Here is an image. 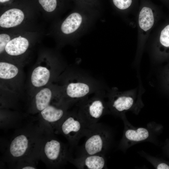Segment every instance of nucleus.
Segmentation results:
<instances>
[{"label":"nucleus","mask_w":169,"mask_h":169,"mask_svg":"<svg viewBox=\"0 0 169 169\" xmlns=\"http://www.w3.org/2000/svg\"><path fill=\"white\" fill-rule=\"evenodd\" d=\"M6 30L9 41L0 59L14 62L20 60L26 55L32 46L40 39L43 33L42 29L38 26Z\"/></svg>","instance_id":"obj_1"},{"label":"nucleus","mask_w":169,"mask_h":169,"mask_svg":"<svg viewBox=\"0 0 169 169\" xmlns=\"http://www.w3.org/2000/svg\"><path fill=\"white\" fill-rule=\"evenodd\" d=\"M70 77L61 87L63 100L69 105L100 91V84L88 76L76 72Z\"/></svg>","instance_id":"obj_2"},{"label":"nucleus","mask_w":169,"mask_h":169,"mask_svg":"<svg viewBox=\"0 0 169 169\" xmlns=\"http://www.w3.org/2000/svg\"><path fill=\"white\" fill-rule=\"evenodd\" d=\"M39 14L34 11L16 7L2 11L0 13V31L37 27Z\"/></svg>","instance_id":"obj_3"},{"label":"nucleus","mask_w":169,"mask_h":169,"mask_svg":"<svg viewBox=\"0 0 169 169\" xmlns=\"http://www.w3.org/2000/svg\"><path fill=\"white\" fill-rule=\"evenodd\" d=\"M101 92L98 91L92 97L88 96L78 102L77 112L89 128L97 124L109 109L104 99V95Z\"/></svg>","instance_id":"obj_4"},{"label":"nucleus","mask_w":169,"mask_h":169,"mask_svg":"<svg viewBox=\"0 0 169 169\" xmlns=\"http://www.w3.org/2000/svg\"><path fill=\"white\" fill-rule=\"evenodd\" d=\"M57 128L73 144H77L81 137L86 136L90 128L86 126L77 110L67 112Z\"/></svg>","instance_id":"obj_5"},{"label":"nucleus","mask_w":169,"mask_h":169,"mask_svg":"<svg viewBox=\"0 0 169 169\" xmlns=\"http://www.w3.org/2000/svg\"><path fill=\"white\" fill-rule=\"evenodd\" d=\"M140 92L137 89L119 91L117 88H112L107 94L109 109L116 115H122L134 106Z\"/></svg>","instance_id":"obj_6"},{"label":"nucleus","mask_w":169,"mask_h":169,"mask_svg":"<svg viewBox=\"0 0 169 169\" xmlns=\"http://www.w3.org/2000/svg\"><path fill=\"white\" fill-rule=\"evenodd\" d=\"M86 136L82 155H104L109 141L108 131L102 125L97 124L90 127Z\"/></svg>","instance_id":"obj_7"},{"label":"nucleus","mask_w":169,"mask_h":169,"mask_svg":"<svg viewBox=\"0 0 169 169\" xmlns=\"http://www.w3.org/2000/svg\"><path fill=\"white\" fill-rule=\"evenodd\" d=\"M39 59V62L33 70L30 76L31 84L36 88H43L46 85L52 73L49 54H41Z\"/></svg>","instance_id":"obj_8"},{"label":"nucleus","mask_w":169,"mask_h":169,"mask_svg":"<svg viewBox=\"0 0 169 169\" xmlns=\"http://www.w3.org/2000/svg\"><path fill=\"white\" fill-rule=\"evenodd\" d=\"M54 100H63L61 87L53 89L50 87H43L34 96V103L35 108L37 111L41 112L53 103L63 101Z\"/></svg>","instance_id":"obj_9"},{"label":"nucleus","mask_w":169,"mask_h":169,"mask_svg":"<svg viewBox=\"0 0 169 169\" xmlns=\"http://www.w3.org/2000/svg\"><path fill=\"white\" fill-rule=\"evenodd\" d=\"M44 152L50 162L57 165L64 161L67 156V151L64 146L59 141L54 139L46 142Z\"/></svg>","instance_id":"obj_10"},{"label":"nucleus","mask_w":169,"mask_h":169,"mask_svg":"<svg viewBox=\"0 0 169 169\" xmlns=\"http://www.w3.org/2000/svg\"><path fill=\"white\" fill-rule=\"evenodd\" d=\"M69 105L63 102L53 103L40 112L41 115L44 120L57 127L66 114Z\"/></svg>","instance_id":"obj_11"},{"label":"nucleus","mask_w":169,"mask_h":169,"mask_svg":"<svg viewBox=\"0 0 169 169\" xmlns=\"http://www.w3.org/2000/svg\"><path fill=\"white\" fill-rule=\"evenodd\" d=\"M72 162L78 168L86 169H103L106 168L104 155H83L72 160Z\"/></svg>","instance_id":"obj_12"},{"label":"nucleus","mask_w":169,"mask_h":169,"mask_svg":"<svg viewBox=\"0 0 169 169\" xmlns=\"http://www.w3.org/2000/svg\"><path fill=\"white\" fill-rule=\"evenodd\" d=\"M30 144V140L27 136L23 134L17 136L10 143L9 148L10 154L14 158L21 157L26 153Z\"/></svg>","instance_id":"obj_13"},{"label":"nucleus","mask_w":169,"mask_h":169,"mask_svg":"<svg viewBox=\"0 0 169 169\" xmlns=\"http://www.w3.org/2000/svg\"><path fill=\"white\" fill-rule=\"evenodd\" d=\"M82 21V18L80 13L76 12L71 13L61 22L59 30L63 35L70 34L79 27Z\"/></svg>","instance_id":"obj_14"},{"label":"nucleus","mask_w":169,"mask_h":169,"mask_svg":"<svg viewBox=\"0 0 169 169\" xmlns=\"http://www.w3.org/2000/svg\"><path fill=\"white\" fill-rule=\"evenodd\" d=\"M0 78L4 81L13 79L18 75L19 69L16 63L4 59H0Z\"/></svg>","instance_id":"obj_15"},{"label":"nucleus","mask_w":169,"mask_h":169,"mask_svg":"<svg viewBox=\"0 0 169 169\" xmlns=\"http://www.w3.org/2000/svg\"><path fill=\"white\" fill-rule=\"evenodd\" d=\"M154 22V17L151 9L148 7H143L139 15V24L140 28L146 31L151 28Z\"/></svg>","instance_id":"obj_16"},{"label":"nucleus","mask_w":169,"mask_h":169,"mask_svg":"<svg viewBox=\"0 0 169 169\" xmlns=\"http://www.w3.org/2000/svg\"><path fill=\"white\" fill-rule=\"evenodd\" d=\"M149 136V132L147 129L140 127L136 129L126 130L124 133V138L128 141L138 142L146 140Z\"/></svg>","instance_id":"obj_17"},{"label":"nucleus","mask_w":169,"mask_h":169,"mask_svg":"<svg viewBox=\"0 0 169 169\" xmlns=\"http://www.w3.org/2000/svg\"><path fill=\"white\" fill-rule=\"evenodd\" d=\"M42 12L43 17L46 20L52 19L55 15L57 0H38Z\"/></svg>","instance_id":"obj_18"},{"label":"nucleus","mask_w":169,"mask_h":169,"mask_svg":"<svg viewBox=\"0 0 169 169\" xmlns=\"http://www.w3.org/2000/svg\"><path fill=\"white\" fill-rule=\"evenodd\" d=\"M161 44L166 48H169V25L161 31L160 38Z\"/></svg>","instance_id":"obj_19"},{"label":"nucleus","mask_w":169,"mask_h":169,"mask_svg":"<svg viewBox=\"0 0 169 169\" xmlns=\"http://www.w3.org/2000/svg\"><path fill=\"white\" fill-rule=\"evenodd\" d=\"M113 3L118 8L121 10L129 8L132 3V0H113Z\"/></svg>","instance_id":"obj_20"},{"label":"nucleus","mask_w":169,"mask_h":169,"mask_svg":"<svg viewBox=\"0 0 169 169\" xmlns=\"http://www.w3.org/2000/svg\"><path fill=\"white\" fill-rule=\"evenodd\" d=\"M163 84L166 89L169 92V65L166 66L162 74Z\"/></svg>","instance_id":"obj_21"},{"label":"nucleus","mask_w":169,"mask_h":169,"mask_svg":"<svg viewBox=\"0 0 169 169\" xmlns=\"http://www.w3.org/2000/svg\"><path fill=\"white\" fill-rule=\"evenodd\" d=\"M156 168L157 169H169V165L164 162L160 163L156 166Z\"/></svg>","instance_id":"obj_22"},{"label":"nucleus","mask_w":169,"mask_h":169,"mask_svg":"<svg viewBox=\"0 0 169 169\" xmlns=\"http://www.w3.org/2000/svg\"><path fill=\"white\" fill-rule=\"evenodd\" d=\"M22 169H36V168L32 166H23L22 168Z\"/></svg>","instance_id":"obj_23"},{"label":"nucleus","mask_w":169,"mask_h":169,"mask_svg":"<svg viewBox=\"0 0 169 169\" xmlns=\"http://www.w3.org/2000/svg\"><path fill=\"white\" fill-rule=\"evenodd\" d=\"M10 0H0V2L1 3H4L8 2Z\"/></svg>","instance_id":"obj_24"}]
</instances>
